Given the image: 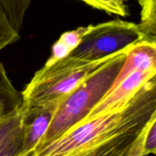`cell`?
<instances>
[{
    "label": "cell",
    "instance_id": "52a82bcc",
    "mask_svg": "<svg viewBox=\"0 0 156 156\" xmlns=\"http://www.w3.org/2000/svg\"><path fill=\"white\" fill-rule=\"evenodd\" d=\"M60 104L51 103L44 107L27 108L21 156H34Z\"/></svg>",
    "mask_w": 156,
    "mask_h": 156
},
{
    "label": "cell",
    "instance_id": "277c9868",
    "mask_svg": "<svg viewBox=\"0 0 156 156\" xmlns=\"http://www.w3.org/2000/svg\"><path fill=\"white\" fill-rule=\"evenodd\" d=\"M143 40L145 36L139 24L117 19L88 25L81 42L69 56L99 60L121 53Z\"/></svg>",
    "mask_w": 156,
    "mask_h": 156
},
{
    "label": "cell",
    "instance_id": "8992f818",
    "mask_svg": "<svg viewBox=\"0 0 156 156\" xmlns=\"http://www.w3.org/2000/svg\"><path fill=\"white\" fill-rule=\"evenodd\" d=\"M27 107L22 105L0 117V156H21Z\"/></svg>",
    "mask_w": 156,
    "mask_h": 156
},
{
    "label": "cell",
    "instance_id": "6da1fadb",
    "mask_svg": "<svg viewBox=\"0 0 156 156\" xmlns=\"http://www.w3.org/2000/svg\"><path fill=\"white\" fill-rule=\"evenodd\" d=\"M156 117V74L123 108L81 121L37 156H141L143 140Z\"/></svg>",
    "mask_w": 156,
    "mask_h": 156
},
{
    "label": "cell",
    "instance_id": "ba28073f",
    "mask_svg": "<svg viewBox=\"0 0 156 156\" xmlns=\"http://www.w3.org/2000/svg\"><path fill=\"white\" fill-rule=\"evenodd\" d=\"M146 70L156 71V42L149 40L139 41L127 49L126 60L111 90L134 72Z\"/></svg>",
    "mask_w": 156,
    "mask_h": 156
},
{
    "label": "cell",
    "instance_id": "7a4b0ae2",
    "mask_svg": "<svg viewBox=\"0 0 156 156\" xmlns=\"http://www.w3.org/2000/svg\"><path fill=\"white\" fill-rule=\"evenodd\" d=\"M126 50L114 55L102 64L61 102L34 156L82 121L105 98L124 64Z\"/></svg>",
    "mask_w": 156,
    "mask_h": 156
},
{
    "label": "cell",
    "instance_id": "7c38bea8",
    "mask_svg": "<svg viewBox=\"0 0 156 156\" xmlns=\"http://www.w3.org/2000/svg\"><path fill=\"white\" fill-rule=\"evenodd\" d=\"M31 0H0V6L12 25L19 31Z\"/></svg>",
    "mask_w": 156,
    "mask_h": 156
},
{
    "label": "cell",
    "instance_id": "4fadbf2b",
    "mask_svg": "<svg viewBox=\"0 0 156 156\" xmlns=\"http://www.w3.org/2000/svg\"><path fill=\"white\" fill-rule=\"evenodd\" d=\"M95 9L114 14L120 16H126L128 9L126 2L128 0H81Z\"/></svg>",
    "mask_w": 156,
    "mask_h": 156
},
{
    "label": "cell",
    "instance_id": "3957f363",
    "mask_svg": "<svg viewBox=\"0 0 156 156\" xmlns=\"http://www.w3.org/2000/svg\"><path fill=\"white\" fill-rule=\"evenodd\" d=\"M112 56L88 61L67 56L51 65H44L21 92L23 103L27 108L61 103L87 76Z\"/></svg>",
    "mask_w": 156,
    "mask_h": 156
},
{
    "label": "cell",
    "instance_id": "30bf717a",
    "mask_svg": "<svg viewBox=\"0 0 156 156\" xmlns=\"http://www.w3.org/2000/svg\"><path fill=\"white\" fill-rule=\"evenodd\" d=\"M141 6L139 24L145 40L156 42V0H139Z\"/></svg>",
    "mask_w": 156,
    "mask_h": 156
},
{
    "label": "cell",
    "instance_id": "9a60e30c",
    "mask_svg": "<svg viewBox=\"0 0 156 156\" xmlns=\"http://www.w3.org/2000/svg\"><path fill=\"white\" fill-rule=\"evenodd\" d=\"M156 155V117L151 122L143 136L141 156Z\"/></svg>",
    "mask_w": 156,
    "mask_h": 156
},
{
    "label": "cell",
    "instance_id": "5b68a950",
    "mask_svg": "<svg viewBox=\"0 0 156 156\" xmlns=\"http://www.w3.org/2000/svg\"><path fill=\"white\" fill-rule=\"evenodd\" d=\"M155 74V70L134 72L123 79L114 89L109 91L105 98L91 110L88 116L82 121L91 120L98 116L108 114L123 108L132 98L137 91Z\"/></svg>",
    "mask_w": 156,
    "mask_h": 156
},
{
    "label": "cell",
    "instance_id": "8fae6325",
    "mask_svg": "<svg viewBox=\"0 0 156 156\" xmlns=\"http://www.w3.org/2000/svg\"><path fill=\"white\" fill-rule=\"evenodd\" d=\"M0 100L5 106L7 111L23 105V97L12 85L9 80L2 62L0 61Z\"/></svg>",
    "mask_w": 156,
    "mask_h": 156
},
{
    "label": "cell",
    "instance_id": "2e32d148",
    "mask_svg": "<svg viewBox=\"0 0 156 156\" xmlns=\"http://www.w3.org/2000/svg\"><path fill=\"white\" fill-rule=\"evenodd\" d=\"M7 110H6L5 106L4 104L2 103L1 100H0V117H1L2 114H4L5 113H7Z\"/></svg>",
    "mask_w": 156,
    "mask_h": 156
},
{
    "label": "cell",
    "instance_id": "5bb4252c",
    "mask_svg": "<svg viewBox=\"0 0 156 156\" xmlns=\"http://www.w3.org/2000/svg\"><path fill=\"white\" fill-rule=\"evenodd\" d=\"M19 31L12 25L0 6V51L8 45L19 40Z\"/></svg>",
    "mask_w": 156,
    "mask_h": 156
},
{
    "label": "cell",
    "instance_id": "9c48e42d",
    "mask_svg": "<svg viewBox=\"0 0 156 156\" xmlns=\"http://www.w3.org/2000/svg\"><path fill=\"white\" fill-rule=\"evenodd\" d=\"M87 30V27H81L76 30L65 32L53 44L51 55L45 65H51L56 61L66 57L77 47Z\"/></svg>",
    "mask_w": 156,
    "mask_h": 156
}]
</instances>
